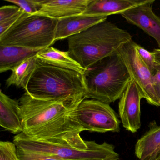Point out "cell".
<instances>
[{"label":"cell","mask_w":160,"mask_h":160,"mask_svg":"<svg viewBox=\"0 0 160 160\" xmlns=\"http://www.w3.org/2000/svg\"><path fill=\"white\" fill-rule=\"evenodd\" d=\"M19 101L22 132L28 138L63 141L81 138L83 129L76 120V105L35 99L27 92Z\"/></svg>","instance_id":"obj_1"},{"label":"cell","mask_w":160,"mask_h":160,"mask_svg":"<svg viewBox=\"0 0 160 160\" xmlns=\"http://www.w3.org/2000/svg\"><path fill=\"white\" fill-rule=\"evenodd\" d=\"M25 90L35 99L72 105L86 99L87 94L83 74L43 63L38 59Z\"/></svg>","instance_id":"obj_2"},{"label":"cell","mask_w":160,"mask_h":160,"mask_svg":"<svg viewBox=\"0 0 160 160\" xmlns=\"http://www.w3.org/2000/svg\"><path fill=\"white\" fill-rule=\"evenodd\" d=\"M67 39L70 56L86 70L132 40L129 32L107 19Z\"/></svg>","instance_id":"obj_3"},{"label":"cell","mask_w":160,"mask_h":160,"mask_svg":"<svg viewBox=\"0 0 160 160\" xmlns=\"http://www.w3.org/2000/svg\"><path fill=\"white\" fill-rule=\"evenodd\" d=\"M86 99L110 104L120 99L132 80L127 67L118 52L99 61L84 75Z\"/></svg>","instance_id":"obj_4"},{"label":"cell","mask_w":160,"mask_h":160,"mask_svg":"<svg viewBox=\"0 0 160 160\" xmlns=\"http://www.w3.org/2000/svg\"><path fill=\"white\" fill-rule=\"evenodd\" d=\"M17 148L56 156L63 160H119L118 153L112 144L83 138L63 141H48L28 138L22 133L14 137Z\"/></svg>","instance_id":"obj_5"},{"label":"cell","mask_w":160,"mask_h":160,"mask_svg":"<svg viewBox=\"0 0 160 160\" xmlns=\"http://www.w3.org/2000/svg\"><path fill=\"white\" fill-rule=\"evenodd\" d=\"M58 20L26 14L0 36V46L44 49L55 42Z\"/></svg>","instance_id":"obj_6"},{"label":"cell","mask_w":160,"mask_h":160,"mask_svg":"<svg viewBox=\"0 0 160 160\" xmlns=\"http://www.w3.org/2000/svg\"><path fill=\"white\" fill-rule=\"evenodd\" d=\"M73 114L84 131L119 132L120 120L108 104L94 99H84L76 107Z\"/></svg>","instance_id":"obj_7"},{"label":"cell","mask_w":160,"mask_h":160,"mask_svg":"<svg viewBox=\"0 0 160 160\" xmlns=\"http://www.w3.org/2000/svg\"><path fill=\"white\" fill-rule=\"evenodd\" d=\"M133 41L122 46L118 53L128 69L132 80L138 87L142 99L152 105L160 106L152 84V74L138 54Z\"/></svg>","instance_id":"obj_8"},{"label":"cell","mask_w":160,"mask_h":160,"mask_svg":"<svg viewBox=\"0 0 160 160\" xmlns=\"http://www.w3.org/2000/svg\"><path fill=\"white\" fill-rule=\"evenodd\" d=\"M142 99L138 87L131 80L119 99V114L122 126L133 133L141 127L140 102Z\"/></svg>","instance_id":"obj_9"},{"label":"cell","mask_w":160,"mask_h":160,"mask_svg":"<svg viewBox=\"0 0 160 160\" xmlns=\"http://www.w3.org/2000/svg\"><path fill=\"white\" fill-rule=\"evenodd\" d=\"M154 0L129 9L121 15L130 24L137 26L151 36L160 49V18L152 9Z\"/></svg>","instance_id":"obj_10"},{"label":"cell","mask_w":160,"mask_h":160,"mask_svg":"<svg viewBox=\"0 0 160 160\" xmlns=\"http://www.w3.org/2000/svg\"><path fill=\"white\" fill-rule=\"evenodd\" d=\"M90 1V0H42L41 9L35 15L59 20L82 14Z\"/></svg>","instance_id":"obj_11"},{"label":"cell","mask_w":160,"mask_h":160,"mask_svg":"<svg viewBox=\"0 0 160 160\" xmlns=\"http://www.w3.org/2000/svg\"><path fill=\"white\" fill-rule=\"evenodd\" d=\"M107 19L106 17L82 14L58 20L55 30V42L78 34Z\"/></svg>","instance_id":"obj_12"},{"label":"cell","mask_w":160,"mask_h":160,"mask_svg":"<svg viewBox=\"0 0 160 160\" xmlns=\"http://www.w3.org/2000/svg\"><path fill=\"white\" fill-rule=\"evenodd\" d=\"M149 0H90L83 14L106 17L123 12Z\"/></svg>","instance_id":"obj_13"},{"label":"cell","mask_w":160,"mask_h":160,"mask_svg":"<svg viewBox=\"0 0 160 160\" xmlns=\"http://www.w3.org/2000/svg\"><path fill=\"white\" fill-rule=\"evenodd\" d=\"M0 125L12 133L22 132L18 100H14L2 91L0 92Z\"/></svg>","instance_id":"obj_14"},{"label":"cell","mask_w":160,"mask_h":160,"mask_svg":"<svg viewBox=\"0 0 160 160\" xmlns=\"http://www.w3.org/2000/svg\"><path fill=\"white\" fill-rule=\"evenodd\" d=\"M147 131L137 141L135 153L139 160H150L160 149V125L151 122Z\"/></svg>","instance_id":"obj_15"},{"label":"cell","mask_w":160,"mask_h":160,"mask_svg":"<svg viewBox=\"0 0 160 160\" xmlns=\"http://www.w3.org/2000/svg\"><path fill=\"white\" fill-rule=\"evenodd\" d=\"M43 63L59 68L72 70L84 75L86 70L70 56L68 51H63L54 47L42 49L36 55Z\"/></svg>","instance_id":"obj_16"},{"label":"cell","mask_w":160,"mask_h":160,"mask_svg":"<svg viewBox=\"0 0 160 160\" xmlns=\"http://www.w3.org/2000/svg\"><path fill=\"white\" fill-rule=\"evenodd\" d=\"M42 49L0 46V72L12 71L24 60L36 56Z\"/></svg>","instance_id":"obj_17"},{"label":"cell","mask_w":160,"mask_h":160,"mask_svg":"<svg viewBox=\"0 0 160 160\" xmlns=\"http://www.w3.org/2000/svg\"><path fill=\"white\" fill-rule=\"evenodd\" d=\"M37 62V56H35L24 60L17 65L12 70L11 76L6 80V87L15 86L25 89L36 69Z\"/></svg>","instance_id":"obj_18"},{"label":"cell","mask_w":160,"mask_h":160,"mask_svg":"<svg viewBox=\"0 0 160 160\" xmlns=\"http://www.w3.org/2000/svg\"><path fill=\"white\" fill-rule=\"evenodd\" d=\"M16 5H5L0 8V36L26 14Z\"/></svg>","instance_id":"obj_19"},{"label":"cell","mask_w":160,"mask_h":160,"mask_svg":"<svg viewBox=\"0 0 160 160\" xmlns=\"http://www.w3.org/2000/svg\"><path fill=\"white\" fill-rule=\"evenodd\" d=\"M135 48L138 56L142 61L148 67L153 76L159 67L155 61V58L152 52H150L136 43Z\"/></svg>","instance_id":"obj_20"},{"label":"cell","mask_w":160,"mask_h":160,"mask_svg":"<svg viewBox=\"0 0 160 160\" xmlns=\"http://www.w3.org/2000/svg\"><path fill=\"white\" fill-rule=\"evenodd\" d=\"M18 6L31 15L36 14L41 9L42 0H5Z\"/></svg>","instance_id":"obj_21"},{"label":"cell","mask_w":160,"mask_h":160,"mask_svg":"<svg viewBox=\"0 0 160 160\" xmlns=\"http://www.w3.org/2000/svg\"><path fill=\"white\" fill-rule=\"evenodd\" d=\"M0 160H20L18 155L17 148L13 142H0Z\"/></svg>","instance_id":"obj_22"},{"label":"cell","mask_w":160,"mask_h":160,"mask_svg":"<svg viewBox=\"0 0 160 160\" xmlns=\"http://www.w3.org/2000/svg\"><path fill=\"white\" fill-rule=\"evenodd\" d=\"M17 153L20 160H63L53 155L19 148H17Z\"/></svg>","instance_id":"obj_23"},{"label":"cell","mask_w":160,"mask_h":160,"mask_svg":"<svg viewBox=\"0 0 160 160\" xmlns=\"http://www.w3.org/2000/svg\"><path fill=\"white\" fill-rule=\"evenodd\" d=\"M152 84L154 91L159 100V97L160 96V66L155 73L152 76Z\"/></svg>","instance_id":"obj_24"},{"label":"cell","mask_w":160,"mask_h":160,"mask_svg":"<svg viewBox=\"0 0 160 160\" xmlns=\"http://www.w3.org/2000/svg\"><path fill=\"white\" fill-rule=\"evenodd\" d=\"M157 64L160 66V49H154L152 51Z\"/></svg>","instance_id":"obj_25"},{"label":"cell","mask_w":160,"mask_h":160,"mask_svg":"<svg viewBox=\"0 0 160 160\" xmlns=\"http://www.w3.org/2000/svg\"><path fill=\"white\" fill-rule=\"evenodd\" d=\"M150 160H160V149L155 156Z\"/></svg>","instance_id":"obj_26"},{"label":"cell","mask_w":160,"mask_h":160,"mask_svg":"<svg viewBox=\"0 0 160 160\" xmlns=\"http://www.w3.org/2000/svg\"><path fill=\"white\" fill-rule=\"evenodd\" d=\"M159 101H160V96H159Z\"/></svg>","instance_id":"obj_27"},{"label":"cell","mask_w":160,"mask_h":160,"mask_svg":"<svg viewBox=\"0 0 160 160\" xmlns=\"http://www.w3.org/2000/svg\"></svg>","instance_id":"obj_28"}]
</instances>
